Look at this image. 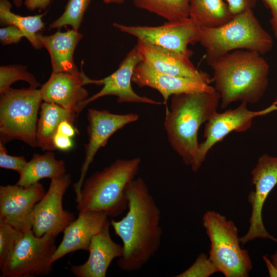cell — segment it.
Instances as JSON below:
<instances>
[{
  "label": "cell",
  "instance_id": "6da1fadb",
  "mask_svg": "<svg viewBox=\"0 0 277 277\" xmlns=\"http://www.w3.org/2000/svg\"><path fill=\"white\" fill-rule=\"evenodd\" d=\"M128 211L120 221H110L114 232L122 240L123 254L117 265L123 271L140 270L158 251L162 229L161 210L141 177L126 186Z\"/></svg>",
  "mask_w": 277,
  "mask_h": 277
},
{
  "label": "cell",
  "instance_id": "7a4b0ae2",
  "mask_svg": "<svg viewBox=\"0 0 277 277\" xmlns=\"http://www.w3.org/2000/svg\"><path fill=\"white\" fill-rule=\"evenodd\" d=\"M208 65L213 71L214 88L220 95L223 109L239 101L255 104L267 89L269 66L256 52L234 50Z\"/></svg>",
  "mask_w": 277,
  "mask_h": 277
},
{
  "label": "cell",
  "instance_id": "3957f363",
  "mask_svg": "<svg viewBox=\"0 0 277 277\" xmlns=\"http://www.w3.org/2000/svg\"><path fill=\"white\" fill-rule=\"evenodd\" d=\"M221 96L216 90L172 95L166 108L164 127L168 141L186 165L195 161L199 128L216 111Z\"/></svg>",
  "mask_w": 277,
  "mask_h": 277
},
{
  "label": "cell",
  "instance_id": "277c9868",
  "mask_svg": "<svg viewBox=\"0 0 277 277\" xmlns=\"http://www.w3.org/2000/svg\"><path fill=\"white\" fill-rule=\"evenodd\" d=\"M141 163L138 157L117 159L94 173L83 183L77 210L102 212L111 218L121 215L128 209L126 186L134 179Z\"/></svg>",
  "mask_w": 277,
  "mask_h": 277
},
{
  "label": "cell",
  "instance_id": "5b68a950",
  "mask_svg": "<svg viewBox=\"0 0 277 277\" xmlns=\"http://www.w3.org/2000/svg\"><path fill=\"white\" fill-rule=\"evenodd\" d=\"M199 42L206 51L208 64L236 50H246L264 55L273 47L271 35L249 9L233 15L226 23L215 27H200Z\"/></svg>",
  "mask_w": 277,
  "mask_h": 277
},
{
  "label": "cell",
  "instance_id": "8992f818",
  "mask_svg": "<svg viewBox=\"0 0 277 277\" xmlns=\"http://www.w3.org/2000/svg\"><path fill=\"white\" fill-rule=\"evenodd\" d=\"M0 94V143L18 140L37 147V114L43 101L39 89L10 88Z\"/></svg>",
  "mask_w": 277,
  "mask_h": 277
},
{
  "label": "cell",
  "instance_id": "52a82bcc",
  "mask_svg": "<svg viewBox=\"0 0 277 277\" xmlns=\"http://www.w3.org/2000/svg\"><path fill=\"white\" fill-rule=\"evenodd\" d=\"M203 225L210 241V259L225 277H247L252 268L248 251L240 245L233 221L214 211L203 216Z\"/></svg>",
  "mask_w": 277,
  "mask_h": 277
},
{
  "label": "cell",
  "instance_id": "ba28073f",
  "mask_svg": "<svg viewBox=\"0 0 277 277\" xmlns=\"http://www.w3.org/2000/svg\"><path fill=\"white\" fill-rule=\"evenodd\" d=\"M55 237L46 233L36 236L32 230L24 233L13 251L0 267L2 277H29L50 274V260L57 247Z\"/></svg>",
  "mask_w": 277,
  "mask_h": 277
},
{
  "label": "cell",
  "instance_id": "9c48e42d",
  "mask_svg": "<svg viewBox=\"0 0 277 277\" xmlns=\"http://www.w3.org/2000/svg\"><path fill=\"white\" fill-rule=\"evenodd\" d=\"M113 26L146 43L191 56L188 45L199 42L200 27L190 17L168 21L159 26H132L114 23Z\"/></svg>",
  "mask_w": 277,
  "mask_h": 277
},
{
  "label": "cell",
  "instance_id": "30bf717a",
  "mask_svg": "<svg viewBox=\"0 0 277 277\" xmlns=\"http://www.w3.org/2000/svg\"><path fill=\"white\" fill-rule=\"evenodd\" d=\"M71 182L68 173L51 180L47 192L32 213V230L36 236L48 233L56 237L75 220L74 214L63 207V196Z\"/></svg>",
  "mask_w": 277,
  "mask_h": 277
},
{
  "label": "cell",
  "instance_id": "8fae6325",
  "mask_svg": "<svg viewBox=\"0 0 277 277\" xmlns=\"http://www.w3.org/2000/svg\"><path fill=\"white\" fill-rule=\"evenodd\" d=\"M253 190L250 192L248 199L252 211L247 232L240 238L243 245L257 238L269 239L277 243V239L265 228L262 217L264 203L272 190L277 185V156L265 154L258 159L251 171Z\"/></svg>",
  "mask_w": 277,
  "mask_h": 277
},
{
  "label": "cell",
  "instance_id": "7c38bea8",
  "mask_svg": "<svg viewBox=\"0 0 277 277\" xmlns=\"http://www.w3.org/2000/svg\"><path fill=\"white\" fill-rule=\"evenodd\" d=\"M247 104L241 102L234 109L222 113L215 111L206 122L204 130L205 141L199 144L195 161L191 166L194 172L200 169L211 148L230 132H245L251 127L254 117L273 112L270 106L261 110L251 111L248 109Z\"/></svg>",
  "mask_w": 277,
  "mask_h": 277
},
{
  "label": "cell",
  "instance_id": "4fadbf2b",
  "mask_svg": "<svg viewBox=\"0 0 277 277\" xmlns=\"http://www.w3.org/2000/svg\"><path fill=\"white\" fill-rule=\"evenodd\" d=\"M88 140L85 146V157L78 181L73 184L75 202L80 199L81 191L89 167L98 150L104 147L109 138L125 125L138 119L136 113L114 114L107 110L89 109L87 112Z\"/></svg>",
  "mask_w": 277,
  "mask_h": 277
},
{
  "label": "cell",
  "instance_id": "5bb4252c",
  "mask_svg": "<svg viewBox=\"0 0 277 277\" xmlns=\"http://www.w3.org/2000/svg\"><path fill=\"white\" fill-rule=\"evenodd\" d=\"M46 192L38 182L27 187L16 184L0 186V219L25 233L32 230L31 215Z\"/></svg>",
  "mask_w": 277,
  "mask_h": 277
},
{
  "label": "cell",
  "instance_id": "9a60e30c",
  "mask_svg": "<svg viewBox=\"0 0 277 277\" xmlns=\"http://www.w3.org/2000/svg\"><path fill=\"white\" fill-rule=\"evenodd\" d=\"M141 62L135 45L126 55L118 69L109 76L100 80H90V84L103 85L102 89L97 93L89 97L81 106L82 110L94 100L107 95L117 97L118 103H140L154 105L164 104L145 96L136 94L133 90L131 82L136 66Z\"/></svg>",
  "mask_w": 277,
  "mask_h": 277
},
{
  "label": "cell",
  "instance_id": "2e32d148",
  "mask_svg": "<svg viewBox=\"0 0 277 277\" xmlns=\"http://www.w3.org/2000/svg\"><path fill=\"white\" fill-rule=\"evenodd\" d=\"M90 78L82 70L75 73L51 72L48 80L39 89L43 101L56 104L77 114L89 97L84 87Z\"/></svg>",
  "mask_w": 277,
  "mask_h": 277
},
{
  "label": "cell",
  "instance_id": "e0dca14e",
  "mask_svg": "<svg viewBox=\"0 0 277 277\" xmlns=\"http://www.w3.org/2000/svg\"><path fill=\"white\" fill-rule=\"evenodd\" d=\"M141 62L165 74L200 81L209 84L206 72L199 70L190 60V56L168 50L137 39L136 45Z\"/></svg>",
  "mask_w": 277,
  "mask_h": 277
},
{
  "label": "cell",
  "instance_id": "ac0fdd59",
  "mask_svg": "<svg viewBox=\"0 0 277 277\" xmlns=\"http://www.w3.org/2000/svg\"><path fill=\"white\" fill-rule=\"evenodd\" d=\"M108 217L102 212L79 211L77 218L64 230L63 240L51 256L50 264L72 252L88 251L92 238L101 231Z\"/></svg>",
  "mask_w": 277,
  "mask_h": 277
},
{
  "label": "cell",
  "instance_id": "d6986e66",
  "mask_svg": "<svg viewBox=\"0 0 277 277\" xmlns=\"http://www.w3.org/2000/svg\"><path fill=\"white\" fill-rule=\"evenodd\" d=\"M132 82L140 87H148L158 91L163 96L165 105L169 96L174 94L215 90L209 84L199 80L159 72L142 62L135 67Z\"/></svg>",
  "mask_w": 277,
  "mask_h": 277
},
{
  "label": "cell",
  "instance_id": "ffe728a7",
  "mask_svg": "<svg viewBox=\"0 0 277 277\" xmlns=\"http://www.w3.org/2000/svg\"><path fill=\"white\" fill-rule=\"evenodd\" d=\"M110 225L108 220L101 231L92 238L87 261L82 265L71 266L70 270L75 276L105 277L112 261L122 256L123 246L112 240Z\"/></svg>",
  "mask_w": 277,
  "mask_h": 277
},
{
  "label": "cell",
  "instance_id": "44dd1931",
  "mask_svg": "<svg viewBox=\"0 0 277 277\" xmlns=\"http://www.w3.org/2000/svg\"><path fill=\"white\" fill-rule=\"evenodd\" d=\"M83 35L73 29L62 32L58 30L50 35L37 34L43 47L48 51L52 72L75 73L79 71L73 60V54Z\"/></svg>",
  "mask_w": 277,
  "mask_h": 277
},
{
  "label": "cell",
  "instance_id": "7402d4cb",
  "mask_svg": "<svg viewBox=\"0 0 277 277\" xmlns=\"http://www.w3.org/2000/svg\"><path fill=\"white\" fill-rule=\"evenodd\" d=\"M77 116L58 105L43 102L37 125L38 147L44 151L54 150L53 138L61 123L68 121L74 124Z\"/></svg>",
  "mask_w": 277,
  "mask_h": 277
},
{
  "label": "cell",
  "instance_id": "603a6c76",
  "mask_svg": "<svg viewBox=\"0 0 277 277\" xmlns=\"http://www.w3.org/2000/svg\"><path fill=\"white\" fill-rule=\"evenodd\" d=\"M66 171L65 161L57 160L53 152L48 151L43 154H34L19 174L16 184L27 187L44 178L52 180L62 177Z\"/></svg>",
  "mask_w": 277,
  "mask_h": 277
},
{
  "label": "cell",
  "instance_id": "cb8c5ba5",
  "mask_svg": "<svg viewBox=\"0 0 277 277\" xmlns=\"http://www.w3.org/2000/svg\"><path fill=\"white\" fill-rule=\"evenodd\" d=\"M189 17L200 27H215L232 17L224 0H188Z\"/></svg>",
  "mask_w": 277,
  "mask_h": 277
},
{
  "label": "cell",
  "instance_id": "d4e9b609",
  "mask_svg": "<svg viewBox=\"0 0 277 277\" xmlns=\"http://www.w3.org/2000/svg\"><path fill=\"white\" fill-rule=\"evenodd\" d=\"M11 8L12 5L8 0H0L1 24L16 26L23 32L34 48H42L43 46L38 39L37 34L45 28L42 18L47 11L33 16H21L12 12Z\"/></svg>",
  "mask_w": 277,
  "mask_h": 277
},
{
  "label": "cell",
  "instance_id": "484cf974",
  "mask_svg": "<svg viewBox=\"0 0 277 277\" xmlns=\"http://www.w3.org/2000/svg\"><path fill=\"white\" fill-rule=\"evenodd\" d=\"M135 7L172 21L189 17L188 0H132Z\"/></svg>",
  "mask_w": 277,
  "mask_h": 277
},
{
  "label": "cell",
  "instance_id": "4316f807",
  "mask_svg": "<svg viewBox=\"0 0 277 277\" xmlns=\"http://www.w3.org/2000/svg\"><path fill=\"white\" fill-rule=\"evenodd\" d=\"M91 0H68L64 12L49 26L50 29H57L69 25L78 31L84 14Z\"/></svg>",
  "mask_w": 277,
  "mask_h": 277
},
{
  "label": "cell",
  "instance_id": "83f0119b",
  "mask_svg": "<svg viewBox=\"0 0 277 277\" xmlns=\"http://www.w3.org/2000/svg\"><path fill=\"white\" fill-rule=\"evenodd\" d=\"M18 81L27 82L31 88H37L41 86L35 77L27 70L26 66L10 65L0 67V94L8 90L13 83Z\"/></svg>",
  "mask_w": 277,
  "mask_h": 277
},
{
  "label": "cell",
  "instance_id": "f1b7e54d",
  "mask_svg": "<svg viewBox=\"0 0 277 277\" xmlns=\"http://www.w3.org/2000/svg\"><path fill=\"white\" fill-rule=\"evenodd\" d=\"M21 232L0 219V267L23 236Z\"/></svg>",
  "mask_w": 277,
  "mask_h": 277
},
{
  "label": "cell",
  "instance_id": "f546056e",
  "mask_svg": "<svg viewBox=\"0 0 277 277\" xmlns=\"http://www.w3.org/2000/svg\"><path fill=\"white\" fill-rule=\"evenodd\" d=\"M217 272L219 270L213 262L206 254L202 253L191 266L175 276L208 277Z\"/></svg>",
  "mask_w": 277,
  "mask_h": 277
},
{
  "label": "cell",
  "instance_id": "4dcf8cb0",
  "mask_svg": "<svg viewBox=\"0 0 277 277\" xmlns=\"http://www.w3.org/2000/svg\"><path fill=\"white\" fill-rule=\"evenodd\" d=\"M27 161L23 156H12L7 153L4 145L0 143V167L21 173Z\"/></svg>",
  "mask_w": 277,
  "mask_h": 277
},
{
  "label": "cell",
  "instance_id": "1f68e13d",
  "mask_svg": "<svg viewBox=\"0 0 277 277\" xmlns=\"http://www.w3.org/2000/svg\"><path fill=\"white\" fill-rule=\"evenodd\" d=\"M23 37V32L14 25H7L0 29V41L3 45L17 44Z\"/></svg>",
  "mask_w": 277,
  "mask_h": 277
},
{
  "label": "cell",
  "instance_id": "d6a6232c",
  "mask_svg": "<svg viewBox=\"0 0 277 277\" xmlns=\"http://www.w3.org/2000/svg\"><path fill=\"white\" fill-rule=\"evenodd\" d=\"M232 15H235L256 6L257 0H225Z\"/></svg>",
  "mask_w": 277,
  "mask_h": 277
},
{
  "label": "cell",
  "instance_id": "836d02e7",
  "mask_svg": "<svg viewBox=\"0 0 277 277\" xmlns=\"http://www.w3.org/2000/svg\"><path fill=\"white\" fill-rule=\"evenodd\" d=\"M71 137L56 133L53 138V145L56 149L62 151H68L73 147Z\"/></svg>",
  "mask_w": 277,
  "mask_h": 277
},
{
  "label": "cell",
  "instance_id": "e575fe53",
  "mask_svg": "<svg viewBox=\"0 0 277 277\" xmlns=\"http://www.w3.org/2000/svg\"><path fill=\"white\" fill-rule=\"evenodd\" d=\"M266 7L270 10L271 17L270 24L277 42V0H263Z\"/></svg>",
  "mask_w": 277,
  "mask_h": 277
},
{
  "label": "cell",
  "instance_id": "d590c367",
  "mask_svg": "<svg viewBox=\"0 0 277 277\" xmlns=\"http://www.w3.org/2000/svg\"><path fill=\"white\" fill-rule=\"evenodd\" d=\"M51 0H25L24 4L27 9L30 11L36 9H46Z\"/></svg>",
  "mask_w": 277,
  "mask_h": 277
},
{
  "label": "cell",
  "instance_id": "8d00e7d4",
  "mask_svg": "<svg viewBox=\"0 0 277 277\" xmlns=\"http://www.w3.org/2000/svg\"><path fill=\"white\" fill-rule=\"evenodd\" d=\"M56 133L72 137L75 134L73 124L68 121H64L58 127Z\"/></svg>",
  "mask_w": 277,
  "mask_h": 277
},
{
  "label": "cell",
  "instance_id": "74e56055",
  "mask_svg": "<svg viewBox=\"0 0 277 277\" xmlns=\"http://www.w3.org/2000/svg\"><path fill=\"white\" fill-rule=\"evenodd\" d=\"M263 259L266 265L269 276L270 277H277V268L267 255H263Z\"/></svg>",
  "mask_w": 277,
  "mask_h": 277
},
{
  "label": "cell",
  "instance_id": "f35d334b",
  "mask_svg": "<svg viewBox=\"0 0 277 277\" xmlns=\"http://www.w3.org/2000/svg\"><path fill=\"white\" fill-rule=\"evenodd\" d=\"M271 259L272 263L277 268V251L271 256Z\"/></svg>",
  "mask_w": 277,
  "mask_h": 277
},
{
  "label": "cell",
  "instance_id": "ab89813d",
  "mask_svg": "<svg viewBox=\"0 0 277 277\" xmlns=\"http://www.w3.org/2000/svg\"><path fill=\"white\" fill-rule=\"evenodd\" d=\"M104 2L106 4H121L123 3L125 0H103Z\"/></svg>",
  "mask_w": 277,
  "mask_h": 277
},
{
  "label": "cell",
  "instance_id": "60d3db41",
  "mask_svg": "<svg viewBox=\"0 0 277 277\" xmlns=\"http://www.w3.org/2000/svg\"><path fill=\"white\" fill-rule=\"evenodd\" d=\"M12 1H13L15 6L17 7H21L23 3V1H24V0H12Z\"/></svg>",
  "mask_w": 277,
  "mask_h": 277
},
{
  "label": "cell",
  "instance_id": "b9f144b4",
  "mask_svg": "<svg viewBox=\"0 0 277 277\" xmlns=\"http://www.w3.org/2000/svg\"><path fill=\"white\" fill-rule=\"evenodd\" d=\"M272 105L273 106L274 110L277 111V98L276 100L274 101V102L272 104Z\"/></svg>",
  "mask_w": 277,
  "mask_h": 277
}]
</instances>
